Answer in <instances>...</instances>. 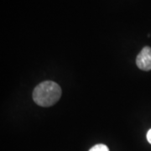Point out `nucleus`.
Returning <instances> with one entry per match:
<instances>
[{"label": "nucleus", "mask_w": 151, "mask_h": 151, "mask_svg": "<svg viewBox=\"0 0 151 151\" xmlns=\"http://www.w3.org/2000/svg\"><path fill=\"white\" fill-rule=\"evenodd\" d=\"M89 151H109V149L107 145L99 144V145H96L93 146L92 148L89 150Z\"/></svg>", "instance_id": "nucleus-3"}, {"label": "nucleus", "mask_w": 151, "mask_h": 151, "mask_svg": "<svg viewBox=\"0 0 151 151\" xmlns=\"http://www.w3.org/2000/svg\"><path fill=\"white\" fill-rule=\"evenodd\" d=\"M61 96V88L55 81H46L39 84L33 92L34 102L40 107H50Z\"/></svg>", "instance_id": "nucleus-1"}, {"label": "nucleus", "mask_w": 151, "mask_h": 151, "mask_svg": "<svg viewBox=\"0 0 151 151\" xmlns=\"http://www.w3.org/2000/svg\"><path fill=\"white\" fill-rule=\"evenodd\" d=\"M136 65L143 70H151V48L145 46L136 58Z\"/></svg>", "instance_id": "nucleus-2"}, {"label": "nucleus", "mask_w": 151, "mask_h": 151, "mask_svg": "<svg viewBox=\"0 0 151 151\" xmlns=\"http://www.w3.org/2000/svg\"><path fill=\"white\" fill-rule=\"evenodd\" d=\"M146 137H147V140H148V142H149L150 144H151V129H150L148 131Z\"/></svg>", "instance_id": "nucleus-4"}]
</instances>
